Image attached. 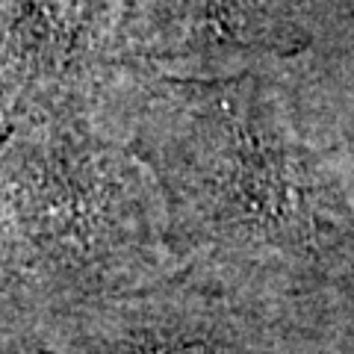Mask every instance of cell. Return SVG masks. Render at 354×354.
Returning a JSON list of instances; mask_svg holds the SVG:
<instances>
[{"mask_svg": "<svg viewBox=\"0 0 354 354\" xmlns=\"http://www.w3.org/2000/svg\"><path fill=\"white\" fill-rule=\"evenodd\" d=\"M88 109L151 169L180 269L354 319V130L330 50L213 77L109 62Z\"/></svg>", "mask_w": 354, "mask_h": 354, "instance_id": "obj_1", "label": "cell"}, {"mask_svg": "<svg viewBox=\"0 0 354 354\" xmlns=\"http://www.w3.org/2000/svg\"><path fill=\"white\" fill-rule=\"evenodd\" d=\"M0 198L18 292L9 316L121 295L180 269L151 169L97 124L88 101L6 127Z\"/></svg>", "mask_w": 354, "mask_h": 354, "instance_id": "obj_2", "label": "cell"}, {"mask_svg": "<svg viewBox=\"0 0 354 354\" xmlns=\"http://www.w3.org/2000/svg\"><path fill=\"white\" fill-rule=\"evenodd\" d=\"M351 328L177 269L121 295L0 319V354H346Z\"/></svg>", "mask_w": 354, "mask_h": 354, "instance_id": "obj_3", "label": "cell"}, {"mask_svg": "<svg viewBox=\"0 0 354 354\" xmlns=\"http://www.w3.org/2000/svg\"><path fill=\"white\" fill-rule=\"evenodd\" d=\"M118 62L213 77L286 65L354 32V0H118Z\"/></svg>", "mask_w": 354, "mask_h": 354, "instance_id": "obj_4", "label": "cell"}, {"mask_svg": "<svg viewBox=\"0 0 354 354\" xmlns=\"http://www.w3.org/2000/svg\"><path fill=\"white\" fill-rule=\"evenodd\" d=\"M118 0H0V118L88 101L118 62Z\"/></svg>", "mask_w": 354, "mask_h": 354, "instance_id": "obj_5", "label": "cell"}, {"mask_svg": "<svg viewBox=\"0 0 354 354\" xmlns=\"http://www.w3.org/2000/svg\"><path fill=\"white\" fill-rule=\"evenodd\" d=\"M6 124L0 118V142H3ZM15 269H12V251H9V234H6V216H3V198H0V319H6L15 310Z\"/></svg>", "mask_w": 354, "mask_h": 354, "instance_id": "obj_6", "label": "cell"}, {"mask_svg": "<svg viewBox=\"0 0 354 354\" xmlns=\"http://www.w3.org/2000/svg\"><path fill=\"white\" fill-rule=\"evenodd\" d=\"M346 354H354V328H351V337H348V351Z\"/></svg>", "mask_w": 354, "mask_h": 354, "instance_id": "obj_7", "label": "cell"}]
</instances>
